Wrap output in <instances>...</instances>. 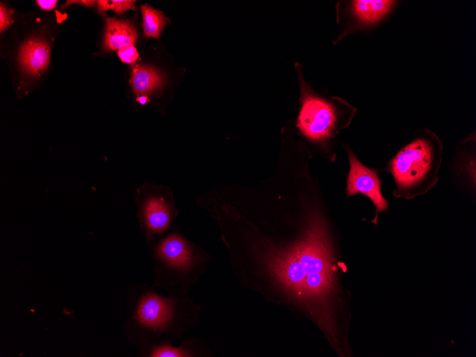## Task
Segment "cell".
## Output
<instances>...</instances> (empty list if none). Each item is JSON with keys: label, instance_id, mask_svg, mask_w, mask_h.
<instances>
[{"label": "cell", "instance_id": "obj_1", "mask_svg": "<svg viewBox=\"0 0 476 357\" xmlns=\"http://www.w3.org/2000/svg\"><path fill=\"white\" fill-rule=\"evenodd\" d=\"M319 202V201H318ZM318 202L306 207L297 236L278 242L242 201L215 210L240 285L314 322L340 356L351 351L346 298L329 220Z\"/></svg>", "mask_w": 476, "mask_h": 357}, {"label": "cell", "instance_id": "obj_2", "mask_svg": "<svg viewBox=\"0 0 476 357\" xmlns=\"http://www.w3.org/2000/svg\"><path fill=\"white\" fill-rule=\"evenodd\" d=\"M197 304L188 292L176 287L168 296L145 288L135 297L128 324V335L135 341L157 340L162 334L180 340L200 323Z\"/></svg>", "mask_w": 476, "mask_h": 357}, {"label": "cell", "instance_id": "obj_3", "mask_svg": "<svg viewBox=\"0 0 476 357\" xmlns=\"http://www.w3.org/2000/svg\"><path fill=\"white\" fill-rule=\"evenodd\" d=\"M443 145L428 128H418L412 140L403 146L382 170L395 182L393 195L410 200L430 191L439 180Z\"/></svg>", "mask_w": 476, "mask_h": 357}, {"label": "cell", "instance_id": "obj_4", "mask_svg": "<svg viewBox=\"0 0 476 357\" xmlns=\"http://www.w3.org/2000/svg\"><path fill=\"white\" fill-rule=\"evenodd\" d=\"M299 71L301 108L297 126L307 140L329 160L336 157L332 143L351 123L356 109L343 99L315 91Z\"/></svg>", "mask_w": 476, "mask_h": 357}, {"label": "cell", "instance_id": "obj_5", "mask_svg": "<svg viewBox=\"0 0 476 357\" xmlns=\"http://www.w3.org/2000/svg\"><path fill=\"white\" fill-rule=\"evenodd\" d=\"M155 284L166 291L179 287L189 292L207 271L210 257L177 227L157 244Z\"/></svg>", "mask_w": 476, "mask_h": 357}, {"label": "cell", "instance_id": "obj_6", "mask_svg": "<svg viewBox=\"0 0 476 357\" xmlns=\"http://www.w3.org/2000/svg\"><path fill=\"white\" fill-rule=\"evenodd\" d=\"M400 2L396 0L338 1L336 13L340 30L334 43L351 34L375 29L393 13Z\"/></svg>", "mask_w": 476, "mask_h": 357}, {"label": "cell", "instance_id": "obj_7", "mask_svg": "<svg viewBox=\"0 0 476 357\" xmlns=\"http://www.w3.org/2000/svg\"><path fill=\"white\" fill-rule=\"evenodd\" d=\"M348 159L349 172L346 180V194L348 197L356 194L366 196L376 209V216L371 222L377 224L378 213L388 209V204L381 192V180L378 170L364 165L352 149L343 145Z\"/></svg>", "mask_w": 476, "mask_h": 357}, {"label": "cell", "instance_id": "obj_8", "mask_svg": "<svg viewBox=\"0 0 476 357\" xmlns=\"http://www.w3.org/2000/svg\"><path fill=\"white\" fill-rule=\"evenodd\" d=\"M448 164L454 185L470 195L475 193V130L457 144Z\"/></svg>", "mask_w": 476, "mask_h": 357}, {"label": "cell", "instance_id": "obj_9", "mask_svg": "<svg viewBox=\"0 0 476 357\" xmlns=\"http://www.w3.org/2000/svg\"><path fill=\"white\" fill-rule=\"evenodd\" d=\"M177 214L171 197L154 195L145 199L140 208V216L148 237L163 234Z\"/></svg>", "mask_w": 476, "mask_h": 357}, {"label": "cell", "instance_id": "obj_10", "mask_svg": "<svg viewBox=\"0 0 476 357\" xmlns=\"http://www.w3.org/2000/svg\"><path fill=\"white\" fill-rule=\"evenodd\" d=\"M169 336L162 341L150 343L141 348L142 355L149 357H212L207 344L197 337H187L174 346Z\"/></svg>", "mask_w": 476, "mask_h": 357}, {"label": "cell", "instance_id": "obj_11", "mask_svg": "<svg viewBox=\"0 0 476 357\" xmlns=\"http://www.w3.org/2000/svg\"><path fill=\"white\" fill-rule=\"evenodd\" d=\"M51 50L43 39L32 38L21 46L19 63L21 70L31 77H39L48 66Z\"/></svg>", "mask_w": 476, "mask_h": 357}, {"label": "cell", "instance_id": "obj_12", "mask_svg": "<svg viewBox=\"0 0 476 357\" xmlns=\"http://www.w3.org/2000/svg\"><path fill=\"white\" fill-rule=\"evenodd\" d=\"M137 38V30L130 21L107 18L104 36V48L106 51H117L133 45Z\"/></svg>", "mask_w": 476, "mask_h": 357}, {"label": "cell", "instance_id": "obj_13", "mask_svg": "<svg viewBox=\"0 0 476 357\" xmlns=\"http://www.w3.org/2000/svg\"><path fill=\"white\" fill-rule=\"evenodd\" d=\"M130 83L138 95H146L163 84V77L152 66L134 65Z\"/></svg>", "mask_w": 476, "mask_h": 357}, {"label": "cell", "instance_id": "obj_14", "mask_svg": "<svg viewBox=\"0 0 476 357\" xmlns=\"http://www.w3.org/2000/svg\"><path fill=\"white\" fill-rule=\"evenodd\" d=\"M140 10L143 17L144 34L146 37L159 38L169 19L158 10L154 9L148 4L141 5Z\"/></svg>", "mask_w": 476, "mask_h": 357}, {"label": "cell", "instance_id": "obj_15", "mask_svg": "<svg viewBox=\"0 0 476 357\" xmlns=\"http://www.w3.org/2000/svg\"><path fill=\"white\" fill-rule=\"evenodd\" d=\"M135 2L133 0H98L97 10L101 14H104L109 9L118 14H122L129 9L135 10Z\"/></svg>", "mask_w": 476, "mask_h": 357}, {"label": "cell", "instance_id": "obj_16", "mask_svg": "<svg viewBox=\"0 0 476 357\" xmlns=\"http://www.w3.org/2000/svg\"><path fill=\"white\" fill-rule=\"evenodd\" d=\"M118 56L123 62L132 63L138 58V53L134 45H130L118 50Z\"/></svg>", "mask_w": 476, "mask_h": 357}, {"label": "cell", "instance_id": "obj_17", "mask_svg": "<svg viewBox=\"0 0 476 357\" xmlns=\"http://www.w3.org/2000/svg\"><path fill=\"white\" fill-rule=\"evenodd\" d=\"M12 11L8 9L3 3L0 4V31L2 33L11 24Z\"/></svg>", "mask_w": 476, "mask_h": 357}, {"label": "cell", "instance_id": "obj_18", "mask_svg": "<svg viewBox=\"0 0 476 357\" xmlns=\"http://www.w3.org/2000/svg\"><path fill=\"white\" fill-rule=\"evenodd\" d=\"M96 1H88V0H83V1H67L63 6H61V9H64L67 8L69 5L74 4H81L87 7H93L95 5V3Z\"/></svg>", "mask_w": 476, "mask_h": 357}, {"label": "cell", "instance_id": "obj_19", "mask_svg": "<svg viewBox=\"0 0 476 357\" xmlns=\"http://www.w3.org/2000/svg\"><path fill=\"white\" fill-rule=\"evenodd\" d=\"M57 0H37L36 3L38 6L45 10L53 9L56 5Z\"/></svg>", "mask_w": 476, "mask_h": 357}, {"label": "cell", "instance_id": "obj_20", "mask_svg": "<svg viewBox=\"0 0 476 357\" xmlns=\"http://www.w3.org/2000/svg\"><path fill=\"white\" fill-rule=\"evenodd\" d=\"M148 98L147 95H140V97H138L137 100L139 101V103L140 104L143 105V104L146 103L147 101H148Z\"/></svg>", "mask_w": 476, "mask_h": 357}]
</instances>
